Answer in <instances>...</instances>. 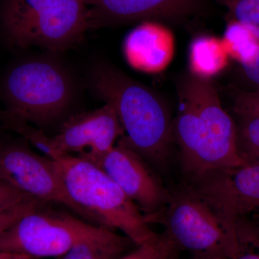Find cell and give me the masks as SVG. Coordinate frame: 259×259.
Wrapping results in <instances>:
<instances>
[{
    "label": "cell",
    "mask_w": 259,
    "mask_h": 259,
    "mask_svg": "<svg viewBox=\"0 0 259 259\" xmlns=\"http://www.w3.org/2000/svg\"><path fill=\"white\" fill-rule=\"evenodd\" d=\"M0 259H33L27 255L18 254V253L0 252Z\"/></svg>",
    "instance_id": "cell-26"
},
{
    "label": "cell",
    "mask_w": 259,
    "mask_h": 259,
    "mask_svg": "<svg viewBox=\"0 0 259 259\" xmlns=\"http://www.w3.org/2000/svg\"><path fill=\"white\" fill-rule=\"evenodd\" d=\"M47 205L34 209L0 235V252L33 259L57 258L102 226L89 224Z\"/></svg>",
    "instance_id": "cell-6"
},
{
    "label": "cell",
    "mask_w": 259,
    "mask_h": 259,
    "mask_svg": "<svg viewBox=\"0 0 259 259\" xmlns=\"http://www.w3.org/2000/svg\"><path fill=\"white\" fill-rule=\"evenodd\" d=\"M180 102L173 138L184 181L245 164L237 148L236 122L207 78L196 75L186 79Z\"/></svg>",
    "instance_id": "cell-1"
},
{
    "label": "cell",
    "mask_w": 259,
    "mask_h": 259,
    "mask_svg": "<svg viewBox=\"0 0 259 259\" xmlns=\"http://www.w3.org/2000/svg\"><path fill=\"white\" fill-rule=\"evenodd\" d=\"M240 26L242 40L230 25L227 28L226 38L236 53L245 76L259 90V41L246 29Z\"/></svg>",
    "instance_id": "cell-16"
},
{
    "label": "cell",
    "mask_w": 259,
    "mask_h": 259,
    "mask_svg": "<svg viewBox=\"0 0 259 259\" xmlns=\"http://www.w3.org/2000/svg\"><path fill=\"white\" fill-rule=\"evenodd\" d=\"M239 244L231 259H259V245L238 238Z\"/></svg>",
    "instance_id": "cell-25"
},
{
    "label": "cell",
    "mask_w": 259,
    "mask_h": 259,
    "mask_svg": "<svg viewBox=\"0 0 259 259\" xmlns=\"http://www.w3.org/2000/svg\"><path fill=\"white\" fill-rule=\"evenodd\" d=\"M237 236L259 245V212L243 218L236 224Z\"/></svg>",
    "instance_id": "cell-23"
},
{
    "label": "cell",
    "mask_w": 259,
    "mask_h": 259,
    "mask_svg": "<svg viewBox=\"0 0 259 259\" xmlns=\"http://www.w3.org/2000/svg\"><path fill=\"white\" fill-rule=\"evenodd\" d=\"M95 164L120 187L144 217L158 214L168 203L169 189L144 158L120 141Z\"/></svg>",
    "instance_id": "cell-10"
},
{
    "label": "cell",
    "mask_w": 259,
    "mask_h": 259,
    "mask_svg": "<svg viewBox=\"0 0 259 259\" xmlns=\"http://www.w3.org/2000/svg\"><path fill=\"white\" fill-rule=\"evenodd\" d=\"M136 246L130 238L102 226L55 259H118Z\"/></svg>",
    "instance_id": "cell-14"
},
{
    "label": "cell",
    "mask_w": 259,
    "mask_h": 259,
    "mask_svg": "<svg viewBox=\"0 0 259 259\" xmlns=\"http://www.w3.org/2000/svg\"><path fill=\"white\" fill-rule=\"evenodd\" d=\"M0 120L5 127L16 133L28 144H31L35 149L40 151L49 159L54 161L65 155H62L56 148L53 136L46 134L44 130L19 118L10 112L5 111L0 113Z\"/></svg>",
    "instance_id": "cell-17"
},
{
    "label": "cell",
    "mask_w": 259,
    "mask_h": 259,
    "mask_svg": "<svg viewBox=\"0 0 259 259\" xmlns=\"http://www.w3.org/2000/svg\"><path fill=\"white\" fill-rule=\"evenodd\" d=\"M236 115L238 154L245 164H259V117Z\"/></svg>",
    "instance_id": "cell-18"
},
{
    "label": "cell",
    "mask_w": 259,
    "mask_h": 259,
    "mask_svg": "<svg viewBox=\"0 0 259 259\" xmlns=\"http://www.w3.org/2000/svg\"><path fill=\"white\" fill-rule=\"evenodd\" d=\"M90 85L97 97L115 107L124 131L119 141L148 164L164 166L174 142L173 121L161 99L105 63L95 65Z\"/></svg>",
    "instance_id": "cell-2"
},
{
    "label": "cell",
    "mask_w": 259,
    "mask_h": 259,
    "mask_svg": "<svg viewBox=\"0 0 259 259\" xmlns=\"http://www.w3.org/2000/svg\"><path fill=\"white\" fill-rule=\"evenodd\" d=\"M168 30L151 20L144 21L134 29L126 37L124 51L129 64L141 71L161 69L169 59L171 47L161 46L171 37Z\"/></svg>",
    "instance_id": "cell-13"
},
{
    "label": "cell",
    "mask_w": 259,
    "mask_h": 259,
    "mask_svg": "<svg viewBox=\"0 0 259 259\" xmlns=\"http://www.w3.org/2000/svg\"><path fill=\"white\" fill-rule=\"evenodd\" d=\"M47 204L48 203L36 199H30L21 203L0 209V235L9 229L25 214Z\"/></svg>",
    "instance_id": "cell-21"
},
{
    "label": "cell",
    "mask_w": 259,
    "mask_h": 259,
    "mask_svg": "<svg viewBox=\"0 0 259 259\" xmlns=\"http://www.w3.org/2000/svg\"><path fill=\"white\" fill-rule=\"evenodd\" d=\"M233 111L236 115H250L259 117V90L254 92L233 90Z\"/></svg>",
    "instance_id": "cell-22"
},
{
    "label": "cell",
    "mask_w": 259,
    "mask_h": 259,
    "mask_svg": "<svg viewBox=\"0 0 259 259\" xmlns=\"http://www.w3.org/2000/svg\"><path fill=\"white\" fill-rule=\"evenodd\" d=\"M30 199L34 198L20 193L4 184L0 183V209L21 203Z\"/></svg>",
    "instance_id": "cell-24"
},
{
    "label": "cell",
    "mask_w": 259,
    "mask_h": 259,
    "mask_svg": "<svg viewBox=\"0 0 259 259\" xmlns=\"http://www.w3.org/2000/svg\"><path fill=\"white\" fill-rule=\"evenodd\" d=\"M232 19L259 41V0H219Z\"/></svg>",
    "instance_id": "cell-19"
},
{
    "label": "cell",
    "mask_w": 259,
    "mask_h": 259,
    "mask_svg": "<svg viewBox=\"0 0 259 259\" xmlns=\"http://www.w3.org/2000/svg\"><path fill=\"white\" fill-rule=\"evenodd\" d=\"M236 233V224L259 212V164H244L183 181Z\"/></svg>",
    "instance_id": "cell-8"
},
{
    "label": "cell",
    "mask_w": 259,
    "mask_h": 259,
    "mask_svg": "<svg viewBox=\"0 0 259 259\" xmlns=\"http://www.w3.org/2000/svg\"><path fill=\"white\" fill-rule=\"evenodd\" d=\"M88 29L89 8L83 0H55L8 41L18 48L64 51L79 44Z\"/></svg>",
    "instance_id": "cell-9"
},
{
    "label": "cell",
    "mask_w": 259,
    "mask_h": 259,
    "mask_svg": "<svg viewBox=\"0 0 259 259\" xmlns=\"http://www.w3.org/2000/svg\"><path fill=\"white\" fill-rule=\"evenodd\" d=\"M90 28L155 19H180L194 13L202 0H83Z\"/></svg>",
    "instance_id": "cell-12"
},
{
    "label": "cell",
    "mask_w": 259,
    "mask_h": 259,
    "mask_svg": "<svg viewBox=\"0 0 259 259\" xmlns=\"http://www.w3.org/2000/svg\"><path fill=\"white\" fill-rule=\"evenodd\" d=\"M168 259H179L178 257H177V255H175V256L171 257V258H168ZM191 259H195V258H191Z\"/></svg>",
    "instance_id": "cell-27"
},
{
    "label": "cell",
    "mask_w": 259,
    "mask_h": 259,
    "mask_svg": "<svg viewBox=\"0 0 259 259\" xmlns=\"http://www.w3.org/2000/svg\"><path fill=\"white\" fill-rule=\"evenodd\" d=\"M148 225L161 224L180 250L195 259H231L238 246L237 233L218 213L185 184L170 190L168 203L155 215L144 217Z\"/></svg>",
    "instance_id": "cell-5"
},
{
    "label": "cell",
    "mask_w": 259,
    "mask_h": 259,
    "mask_svg": "<svg viewBox=\"0 0 259 259\" xmlns=\"http://www.w3.org/2000/svg\"><path fill=\"white\" fill-rule=\"evenodd\" d=\"M178 253L174 242L162 233L154 241L136 246L118 259H168Z\"/></svg>",
    "instance_id": "cell-20"
},
{
    "label": "cell",
    "mask_w": 259,
    "mask_h": 259,
    "mask_svg": "<svg viewBox=\"0 0 259 259\" xmlns=\"http://www.w3.org/2000/svg\"><path fill=\"white\" fill-rule=\"evenodd\" d=\"M54 161L65 192L81 217L118 230L136 246L159 236L150 228L138 206L100 167L72 155Z\"/></svg>",
    "instance_id": "cell-3"
},
{
    "label": "cell",
    "mask_w": 259,
    "mask_h": 259,
    "mask_svg": "<svg viewBox=\"0 0 259 259\" xmlns=\"http://www.w3.org/2000/svg\"><path fill=\"white\" fill-rule=\"evenodd\" d=\"M0 183L28 197L61 204L76 212L54 161L33 151L25 140L0 142Z\"/></svg>",
    "instance_id": "cell-7"
},
{
    "label": "cell",
    "mask_w": 259,
    "mask_h": 259,
    "mask_svg": "<svg viewBox=\"0 0 259 259\" xmlns=\"http://www.w3.org/2000/svg\"><path fill=\"white\" fill-rule=\"evenodd\" d=\"M1 93L7 111L44 130L69 111L74 100V81L61 63L34 58L8 71Z\"/></svg>",
    "instance_id": "cell-4"
},
{
    "label": "cell",
    "mask_w": 259,
    "mask_h": 259,
    "mask_svg": "<svg viewBox=\"0 0 259 259\" xmlns=\"http://www.w3.org/2000/svg\"><path fill=\"white\" fill-rule=\"evenodd\" d=\"M55 0H4L0 18L7 40Z\"/></svg>",
    "instance_id": "cell-15"
},
{
    "label": "cell",
    "mask_w": 259,
    "mask_h": 259,
    "mask_svg": "<svg viewBox=\"0 0 259 259\" xmlns=\"http://www.w3.org/2000/svg\"><path fill=\"white\" fill-rule=\"evenodd\" d=\"M123 136L115 107L106 102L93 111L69 116L53 139L61 154L96 163Z\"/></svg>",
    "instance_id": "cell-11"
}]
</instances>
